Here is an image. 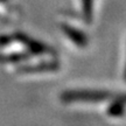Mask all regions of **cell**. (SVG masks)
Masks as SVG:
<instances>
[{
	"label": "cell",
	"instance_id": "6da1fadb",
	"mask_svg": "<svg viewBox=\"0 0 126 126\" xmlns=\"http://www.w3.org/2000/svg\"><path fill=\"white\" fill-rule=\"evenodd\" d=\"M112 94L103 90H69L61 94L63 102H102L111 98Z\"/></svg>",
	"mask_w": 126,
	"mask_h": 126
},
{
	"label": "cell",
	"instance_id": "7a4b0ae2",
	"mask_svg": "<svg viewBox=\"0 0 126 126\" xmlns=\"http://www.w3.org/2000/svg\"><path fill=\"white\" fill-rule=\"evenodd\" d=\"M61 29L68 36V39L71 41V42H74L76 46L81 47V48H84L88 45V37L81 31H78L76 28L69 26L68 23H62L61 25Z\"/></svg>",
	"mask_w": 126,
	"mask_h": 126
},
{
	"label": "cell",
	"instance_id": "3957f363",
	"mask_svg": "<svg viewBox=\"0 0 126 126\" xmlns=\"http://www.w3.org/2000/svg\"><path fill=\"white\" fill-rule=\"evenodd\" d=\"M125 106L126 104L123 103L122 100L116 99L113 103H111L108 108V114L111 117H120L125 113Z\"/></svg>",
	"mask_w": 126,
	"mask_h": 126
},
{
	"label": "cell",
	"instance_id": "277c9868",
	"mask_svg": "<svg viewBox=\"0 0 126 126\" xmlns=\"http://www.w3.org/2000/svg\"><path fill=\"white\" fill-rule=\"evenodd\" d=\"M81 1L84 19L86 22H91L92 15H94V0H81Z\"/></svg>",
	"mask_w": 126,
	"mask_h": 126
},
{
	"label": "cell",
	"instance_id": "5b68a950",
	"mask_svg": "<svg viewBox=\"0 0 126 126\" xmlns=\"http://www.w3.org/2000/svg\"><path fill=\"white\" fill-rule=\"evenodd\" d=\"M117 99L122 100L123 103H125V104H126V94H122V96H118Z\"/></svg>",
	"mask_w": 126,
	"mask_h": 126
},
{
	"label": "cell",
	"instance_id": "8992f818",
	"mask_svg": "<svg viewBox=\"0 0 126 126\" xmlns=\"http://www.w3.org/2000/svg\"><path fill=\"white\" fill-rule=\"evenodd\" d=\"M124 76H125V79H126V68H125V75Z\"/></svg>",
	"mask_w": 126,
	"mask_h": 126
}]
</instances>
